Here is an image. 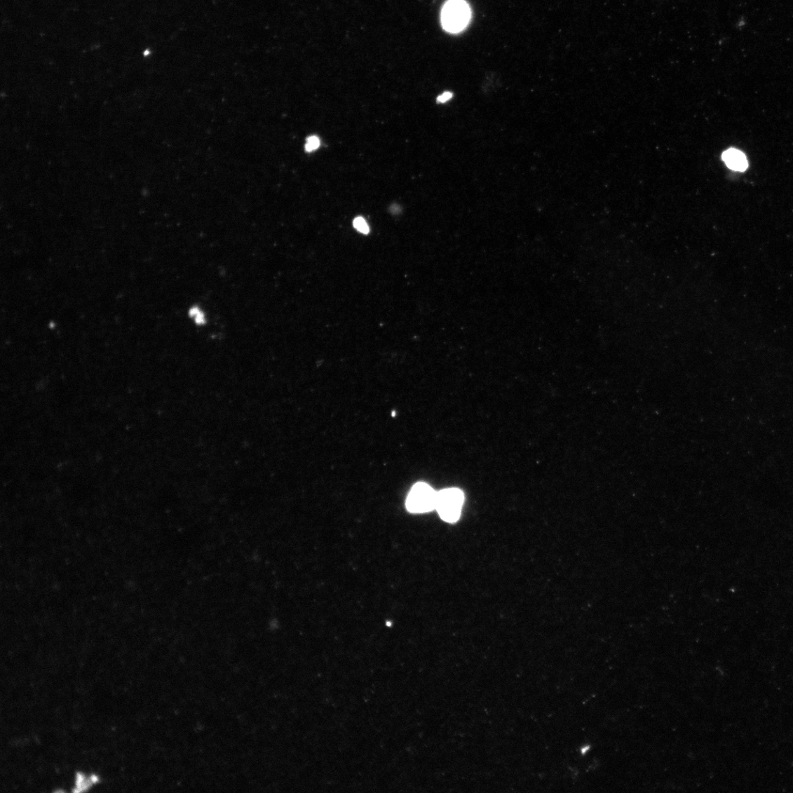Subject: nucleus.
Here are the masks:
<instances>
[{
    "label": "nucleus",
    "instance_id": "3",
    "mask_svg": "<svg viewBox=\"0 0 793 793\" xmlns=\"http://www.w3.org/2000/svg\"><path fill=\"white\" fill-rule=\"evenodd\" d=\"M438 492L434 491L428 484L418 483L415 484L409 494L407 501V508L409 512L426 513L436 509Z\"/></svg>",
    "mask_w": 793,
    "mask_h": 793
},
{
    "label": "nucleus",
    "instance_id": "6",
    "mask_svg": "<svg viewBox=\"0 0 793 793\" xmlns=\"http://www.w3.org/2000/svg\"><path fill=\"white\" fill-rule=\"evenodd\" d=\"M320 144V139L317 136H310L306 140L305 149L307 152L313 151L319 148Z\"/></svg>",
    "mask_w": 793,
    "mask_h": 793
},
{
    "label": "nucleus",
    "instance_id": "1",
    "mask_svg": "<svg viewBox=\"0 0 793 793\" xmlns=\"http://www.w3.org/2000/svg\"><path fill=\"white\" fill-rule=\"evenodd\" d=\"M470 18V8L464 0H449L442 11V27L451 34L461 32L468 26Z\"/></svg>",
    "mask_w": 793,
    "mask_h": 793
},
{
    "label": "nucleus",
    "instance_id": "4",
    "mask_svg": "<svg viewBox=\"0 0 793 793\" xmlns=\"http://www.w3.org/2000/svg\"><path fill=\"white\" fill-rule=\"evenodd\" d=\"M722 158L729 168L738 172H743L748 168V161L745 154L738 149H730L726 151Z\"/></svg>",
    "mask_w": 793,
    "mask_h": 793
},
{
    "label": "nucleus",
    "instance_id": "7",
    "mask_svg": "<svg viewBox=\"0 0 793 793\" xmlns=\"http://www.w3.org/2000/svg\"><path fill=\"white\" fill-rule=\"evenodd\" d=\"M453 97H454V95H453V93H450V92H445V93H443V95H440V97H438V102L439 103H445L446 102H447V101H449V100L452 99V98H453Z\"/></svg>",
    "mask_w": 793,
    "mask_h": 793
},
{
    "label": "nucleus",
    "instance_id": "2",
    "mask_svg": "<svg viewBox=\"0 0 793 793\" xmlns=\"http://www.w3.org/2000/svg\"><path fill=\"white\" fill-rule=\"evenodd\" d=\"M463 502L464 495L460 489H444L438 492L436 510L442 520L454 523L461 517Z\"/></svg>",
    "mask_w": 793,
    "mask_h": 793
},
{
    "label": "nucleus",
    "instance_id": "5",
    "mask_svg": "<svg viewBox=\"0 0 793 793\" xmlns=\"http://www.w3.org/2000/svg\"><path fill=\"white\" fill-rule=\"evenodd\" d=\"M353 226L363 234L367 235L370 228L366 221L362 217H358L353 222Z\"/></svg>",
    "mask_w": 793,
    "mask_h": 793
}]
</instances>
